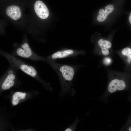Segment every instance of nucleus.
I'll return each mask as SVG.
<instances>
[{"label": "nucleus", "mask_w": 131, "mask_h": 131, "mask_svg": "<svg viewBox=\"0 0 131 131\" xmlns=\"http://www.w3.org/2000/svg\"><path fill=\"white\" fill-rule=\"evenodd\" d=\"M58 75L60 81L62 89L65 91L69 90L72 85L74 76L79 65H70L58 63L55 61L46 60Z\"/></svg>", "instance_id": "1"}, {"label": "nucleus", "mask_w": 131, "mask_h": 131, "mask_svg": "<svg viewBox=\"0 0 131 131\" xmlns=\"http://www.w3.org/2000/svg\"><path fill=\"white\" fill-rule=\"evenodd\" d=\"M0 54L7 59L13 67L19 69L33 77L38 75L37 72L34 67L17 58L13 54L2 51H0Z\"/></svg>", "instance_id": "2"}, {"label": "nucleus", "mask_w": 131, "mask_h": 131, "mask_svg": "<svg viewBox=\"0 0 131 131\" xmlns=\"http://www.w3.org/2000/svg\"><path fill=\"white\" fill-rule=\"evenodd\" d=\"M127 88V83L124 79H112L109 82L106 90L101 97L106 98L111 94L117 91L126 90Z\"/></svg>", "instance_id": "3"}, {"label": "nucleus", "mask_w": 131, "mask_h": 131, "mask_svg": "<svg viewBox=\"0 0 131 131\" xmlns=\"http://www.w3.org/2000/svg\"><path fill=\"white\" fill-rule=\"evenodd\" d=\"M14 53L15 55L23 58L45 62V58L39 56L33 51L26 43L22 45L21 47L18 48Z\"/></svg>", "instance_id": "4"}, {"label": "nucleus", "mask_w": 131, "mask_h": 131, "mask_svg": "<svg viewBox=\"0 0 131 131\" xmlns=\"http://www.w3.org/2000/svg\"><path fill=\"white\" fill-rule=\"evenodd\" d=\"M84 53L83 51H81L65 49L56 51L45 58V59L47 60L55 61L57 59L74 57L83 54Z\"/></svg>", "instance_id": "5"}, {"label": "nucleus", "mask_w": 131, "mask_h": 131, "mask_svg": "<svg viewBox=\"0 0 131 131\" xmlns=\"http://www.w3.org/2000/svg\"><path fill=\"white\" fill-rule=\"evenodd\" d=\"M34 9L37 15L41 19H45L49 16V11L47 7L41 1L37 0L35 2L34 4Z\"/></svg>", "instance_id": "6"}, {"label": "nucleus", "mask_w": 131, "mask_h": 131, "mask_svg": "<svg viewBox=\"0 0 131 131\" xmlns=\"http://www.w3.org/2000/svg\"><path fill=\"white\" fill-rule=\"evenodd\" d=\"M7 72L8 74L1 86L2 89L4 90L9 89L14 85L16 78L15 71L13 68L9 69Z\"/></svg>", "instance_id": "7"}, {"label": "nucleus", "mask_w": 131, "mask_h": 131, "mask_svg": "<svg viewBox=\"0 0 131 131\" xmlns=\"http://www.w3.org/2000/svg\"><path fill=\"white\" fill-rule=\"evenodd\" d=\"M6 12L7 16L14 20L19 19L21 16L20 10L16 6L12 5L8 7L6 9Z\"/></svg>", "instance_id": "8"}, {"label": "nucleus", "mask_w": 131, "mask_h": 131, "mask_svg": "<svg viewBox=\"0 0 131 131\" xmlns=\"http://www.w3.org/2000/svg\"><path fill=\"white\" fill-rule=\"evenodd\" d=\"M114 9V6L111 4L106 6L105 7V10L103 8L100 9L97 17V20L100 22L104 21L108 15L112 12Z\"/></svg>", "instance_id": "9"}, {"label": "nucleus", "mask_w": 131, "mask_h": 131, "mask_svg": "<svg viewBox=\"0 0 131 131\" xmlns=\"http://www.w3.org/2000/svg\"><path fill=\"white\" fill-rule=\"evenodd\" d=\"M98 44L101 49L102 54L105 56L108 55L109 53L108 49L112 46L111 42L108 41L101 39L98 41Z\"/></svg>", "instance_id": "10"}, {"label": "nucleus", "mask_w": 131, "mask_h": 131, "mask_svg": "<svg viewBox=\"0 0 131 131\" xmlns=\"http://www.w3.org/2000/svg\"><path fill=\"white\" fill-rule=\"evenodd\" d=\"M26 93H23L21 92H17L13 95L12 103L14 106L17 105L18 103L19 100L21 99H24L26 96Z\"/></svg>", "instance_id": "11"}, {"label": "nucleus", "mask_w": 131, "mask_h": 131, "mask_svg": "<svg viewBox=\"0 0 131 131\" xmlns=\"http://www.w3.org/2000/svg\"><path fill=\"white\" fill-rule=\"evenodd\" d=\"M121 53L126 58L127 62L130 64L131 63V48L127 47L123 48L122 50Z\"/></svg>", "instance_id": "12"}, {"label": "nucleus", "mask_w": 131, "mask_h": 131, "mask_svg": "<svg viewBox=\"0 0 131 131\" xmlns=\"http://www.w3.org/2000/svg\"><path fill=\"white\" fill-rule=\"evenodd\" d=\"M121 130L131 131V113L129 115L126 124Z\"/></svg>", "instance_id": "13"}, {"label": "nucleus", "mask_w": 131, "mask_h": 131, "mask_svg": "<svg viewBox=\"0 0 131 131\" xmlns=\"http://www.w3.org/2000/svg\"><path fill=\"white\" fill-rule=\"evenodd\" d=\"M112 60L111 58L109 57H106L104 58L103 62L106 65H109L111 62Z\"/></svg>", "instance_id": "14"}, {"label": "nucleus", "mask_w": 131, "mask_h": 131, "mask_svg": "<svg viewBox=\"0 0 131 131\" xmlns=\"http://www.w3.org/2000/svg\"><path fill=\"white\" fill-rule=\"evenodd\" d=\"M129 21L130 23L131 24V13L129 17Z\"/></svg>", "instance_id": "15"}]
</instances>
